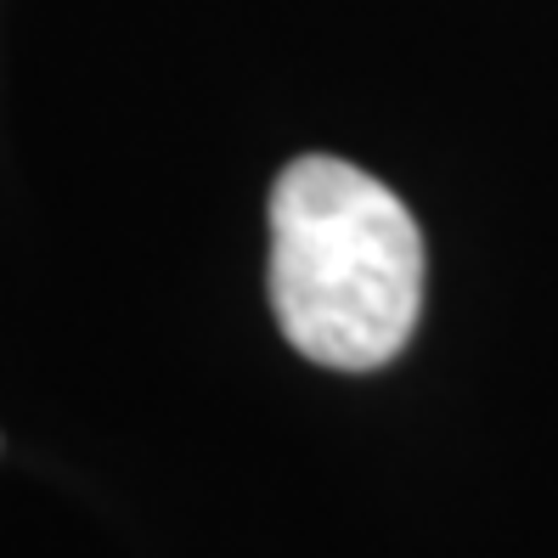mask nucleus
<instances>
[{"mask_svg": "<svg viewBox=\"0 0 558 558\" xmlns=\"http://www.w3.org/2000/svg\"><path fill=\"white\" fill-rule=\"evenodd\" d=\"M271 311L316 367L373 373L396 361L423 311L412 209L344 158H293L271 186Z\"/></svg>", "mask_w": 558, "mask_h": 558, "instance_id": "obj_1", "label": "nucleus"}]
</instances>
